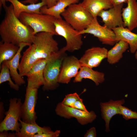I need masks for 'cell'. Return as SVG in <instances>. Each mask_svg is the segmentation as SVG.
Returning <instances> with one entry per match:
<instances>
[{
	"mask_svg": "<svg viewBox=\"0 0 137 137\" xmlns=\"http://www.w3.org/2000/svg\"><path fill=\"white\" fill-rule=\"evenodd\" d=\"M50 33L42 32L35 34L32 43L23 53L19 68L20 74L26 75L40 59L47 61L59 50L58 44Z\"/></svg>",
	"mask_w": 137,
	"mask_h": 137,
	"instance_id": "obj_1",
	"label": "cell"
},
{
	"mask_svg": "<svg viewBox=\"0 0 137 137\" xmlns=\"http://www.w3.org/2000/svg\"><path fill=\"white\" fill-rule=\"evenodd\" d=\"M4 17L0 25V35L3 42L19 46L22 43L32 44L34 35L33 29L23 23L15 15L11 4L4 8Z\"/></svg>",
	"mask_w": 137,
	"mask_h": 137,
	"instance_id": "obj_2",
	"label": "cell"
},
{
	"mask_svg": "<svg viewBox=\"0 0 137 137\" xmlns=\"http://www.w3.org/2000/svg\"><path fill=\"white\" fill-rule=\"evenodd\" d=\"M55 18L49 15L27 12L21 13L19 18L23 23L33 29L34 35L39 32H45L57 35L54 24Z\"/></svg>",
	"mask_w": 137,
	"mask_h": 137,
	"instance_id": "obj_3",
	"label": "cell"
},
{
	"mask_svg": "<svg viewBox=\"0 0 137 137\" xmlns=\"http://www.w3.org/2000/svg\"><path fill=\"white\" fill-rule=\"evenodd\" d=\"M65 52L62 48L47 61L44 71L45 82L42 87L43 91L54 90L58 87V78L62 63L66 56Z\"/></svg>",
	"mask_w": 137,
	"mask_h": 137,
	"instance_id": "obj_4",
	"label": "cell"
},
{
	"mask_svg": "<svg viewBox=\"0 0 137 137\" xmlns=\"http://www.w3.org/2000/svg\"><path fill=\"white\" fill-rule=\"evenodd\" d=\"M54 24L57 35L62 37L66 41L65 46L62 48L64 51L72 53L81 48L83 45L82 34L79 31L62 18H55Z\"/></svg>",
	"mask_w": 137,
	"mask_h": 137,
	"instance_id": "obj_5",
	"label": "cell"
},
{
	"mask_svg": "<svg viewBox=\"0 0 137 137\" xmlns=\"http://www.w3.org/2000/svg\"><path fill=\"white\" fill-rule=\"evenodd\" d=\"M61 16L67 23L79 31L86 29L94 18L81 3L71 5L61 14Z\"/></svg>",
	"mask_w": 137,
	"mask_h": 137,
	"instance_id": "obj_6",
	"label": "cell"
},
{
	"mask_svg": "<svg viewBox=\"0 0 137 137\" xmlns=\"http://www.w3.org/2000/svg\"><path fill=\"white\" fill-rule=\"evenodd\" d=\"M8 111L5 113V116L0 124V132L11 130L20 132L21 128L19 120L21 119L22 103L20 98H14L9 100Z\"/></svg>",
	"mask_w": 137,
	"mask_h": 137,
	"instance_id": "obj_7",
	"label": "cell"
},
{
	"mask_svg": "<svg viewBox=\"0 0 137 137\" xmlns=\"http://www.w3.org/2000/svg\"><path fill=\"white\" fill-rule=\"evenodd\" d=\"M38 88L27 84L25 99L22 106L21 119L27 123H36L37 119L35 109L38 99Z\"/></svg>",
	"mask_w": 137,
	"mask_h": 137,
	"instance_id": "obj_8",
	"label": "cell"
},
{
	"mask_svg": "<svg viewBox=\"0 0 137 137\" xmlns=\"http://www.w3.org/2000/svg\"><path fill=\"white\" fill-rule=\"evenodd\" d=\"M55 111L58 115L65 118H76L78 122L82 125L91 123L96 118L95 112L92 111L85 112L74 107H68L63 105L61 102L57 105Z\"/></svg>",
	"mask_w": 137,
	"mask_h": 137,
	"instance_id": "obj_9",
	"label": "cell"
},
{
	"mask_svg": "<svg viewBox=\"0 0 137 137\" xmlns=\"http://www.w3.org/2000/svg\"><path fill=\"white\" fill-rule=\"evenodd\" d=\"M79 32L82 35L88 33L93 35L103 44L113 46L117 42L113 30L105 26L101 25L97 18H94L86 29Z\"/></svg>",
	"mask_w": 137,
	"mask_h": 137,
	"instance_id": "obj_10",
	"label": "cell"
},
{
	"mask_svg": "<svg viewBox=\"0 0 137 137\" xmlns=\"http://www.w3.org/2000/svg\"><path fill=\"white\" fill-rule=\"evenodd\" d=\"M81 66L79 59L74 56H66L64 58L58 78L59 83L68 84L77 74Z\"/></svg>",
	"mask_w": 137,
	"mask_h": 137,
	"instance_id": "obj_11",
	"label": "cell"
},
{
	"mask_svg": "<svg viewBox=\"0 0 137 137\" xmlns=\"http://www.w3.org/2000/svg\"><path fill=\"white\" fill-rule=\"evenodd\" d=\"M108 50L106 48L93 47L85 51L79 59L81 66L92 68L99 65L102 60L107 58Z\"/></svg>",
	"mask_w": 137,
	"mask_h": 137,
	"instance_id": "obj_12",
	"label": "cell"
},
{
	"mask_svg": "<svg viewBox=\"0 0 137 137\" xmlns=\"http://www.w3.org/2000/svg\"><path fill=\"white\" fill-rule=\"evenodd\" d=\"M123 5L122 4L113 6L111 8L102 10L99 13L98 16L102 19L104 26L111 29L118 27H124L122 16Z\"/></svg>",
	"mask_w": 137,
	"mask_h": 137,
	"instance_id": "obj_13",
	"label": "cell"
},
{
	"mask_svg": "<svg viewBox=\"0 0 137 137\" xmlns=\"http://www.w3.org/2000/svg\"><path fill=\"white\" fill-rule=\"evenodd\" d=\"M124 99L114 100L110 99L108 102L100 104L101 115L105 122V131H110V123L112 118L115 115L119 114L120 106L125 103Z\"/></svg>",
	"mask_w": 137,
	"mask_h": 137,
	"instance_id": "obj_14",
	"label": "cell"
},
{
	"mask_svg": "<svg viewBox=\"0 0 137 137\" xmlns=\"http://www.w3.org/2000/svg\"><path fill=\"white\" fill-rule=\"evenodd\" d=\"M47 61L45 59H40L33 65L26 75L27 84L38 88L43 85L45 82L44 71Z\"/></svg>",
	"mask_w": 137,
	"mask_h": 137,
	"instance_id": "obj_15",
	"label": "cell"
},
{
	"mask_svg": "<svg viewBox=\"0 0 137 137\" xmlns=\"http://www.w3.org/2000/svg\"><path fill=\"white\" fill-rule=\"evenodd\" d=\"M127 6L122 8V16L125 27L132 31L137 27V1L128 0Z\"/></svg>",
	"mask_w": 137,
	"mask_h": 137,
	"instance_id": "obj_16",
	"label": "cell"
},
{
	"mask_svg": "<svg viewBox=\"0 0 137 137\" xmlns=\"http://www.w3.org/2000/svg\"><path fill=\"white\" fill-rule=\"evenodd\" d=\"M30 44L26 43H21L19 46V49L14 57L10 60L3 62L9 68L11 76L15 83L19 86L24 84L25 82L22 77L17 71L20 64L19 61L21 57V52L24 47Z\"/></svg>",
	"mask_w": 137,
	"mask_h": 137,
	"instance_id": "obj_17",
	"label": "cell"
},
{
	"mask_svg": "<svg viewBox=\"0 0 137 137\" xmlns=\"http://www.w3.org/2000/svg\"><path fill=\"white\" fill-rule=\"evenodd\" d=\"M114 32L117 42L121 40L127 42L132 53L137 50V34L132 32L127 28L118 27L112 29Z\"/></svg>",
	"mask_w": 137,
	"mask_h": 137,
	"instance_id": "obj_18",
	"label": "cell"
},
{
	"mask_svg": "<svg viewBox=\"0 0 137 137\" xmlns=\"http://www.w3.org/2000/svg\"><path fill=\"white\" fill-rule=\"evenodd\" d=\"M19 122L21 125L20 130L19 132L15 133L16 137H33L36 134L47 133L53 131L49 127H42L36 123H26L21 119L19 120Z\"/></svg>",
	"mask_w": 137,
	"mask_h": 137,
	"instance_id": "obj_19",
	"label": "cell"
},
{
	"mask_svg": "<svg viewBox=\"0 0 137 137\" xmlns=\"http://www.w3.org/2000/svg\"><path fill=\"white\" fill-rule=\"evenodd\" d=\"M83 78L91 80L98 86L104 81L105 74L102 72L93 70L92 68L81 66L73 81L74 83L80 82Z\"/></svg>",
	"mask_w": 137,
	"mask_h": 137,
	"instance_id": "obj_20",
	"label": "cell"
},
{
	"mask_svg": "<svg viewBox=\"0 0 137 137\" xmlns=\"http://www.w3.org/2000/svg\"><path fill=\"white\" fill-rule=\"evenodd\" d=\"M12 5L14 13L15 16L19 19L21 13L23 12H35L41 13L40 8L44 6L47 5L46 0H41V2L35 4L26 5L18 0H6Z\"/></svg>",
	"mask_w": 137,
	"mask_h": 137,
	"instance_id": "obj_21",
	"label": "cell"
},
{
	"mask_svg": "<svg viewBox=\"0 0 137 137\" xmlns=\"http://www.w3.org/2000/svg\"><path fill=\"white\" fill-rule=\"evenodd\" d=\"M81 3L94 18H97L102 10H108L113 6L110 0H83Z\"/></svg>",
	"mask_w": 137,
	"mask_h": 137,
	"instance_id": "obj_22",
	"label": "cell"
},
{
	"mask_svg": "<svg viewBox=\"0 0 137 137\" xmlns=\"http://www.w3.org/2000/svg\"><path fill=\"white\" fill-rule=\"evenodd\" d=\"M80 0H57L56 4L48 8L46 5L40 9L41 13L52 16L57 19H62L61 14L71 4L78 3Z\"/></svg>",
	"mask_w": 137,
	"mask_h": 137,
	"instance_id": "obj_23",
	"label": "cell"
},
{
	"mask_svg": "<svg viewBox=\"0 0 137 137\" xmlns=\"http://www.w3.org/2000/svg\"><path fill=\"white\" fill-rule=\"evenodd\" d=\"M126 42L122 40L116 42L115 45L108 51L107 58L108 62L113 64L118 63L123 57V54L129 48Z\"/></svg>",
	"mask_w": 137,
	"mask_h": 137,
	"instance_id": "obj_24",
	"label": "cell"
},
{
	"mask_svg": "<svg viewBox=\"0 0 137 137\" xmlns=\"http://www.w3.org/2000/svg\"><path fill=\"white\" fill-rule=\"evenodd\" d=\"M1 42L0 44V67L4 61L10 60L15 56L19 48V46L12 43Z\"/></svg>",
	"mask_w": 137,
	"mask_h": 137,
	"instance_id": "obj_25",
	"label": "cell"
},
{
	"mask_svg": "<svg viewBox=\"0 0 137 137\" xmlns=\"http://www.w3.org/2000/svg\"><path fill=\"white\" fill-rule=\"evenodd\" d=\"M0 68L1 70L0 73V84L8 81L11 88L18 91L19 90V86L13 83L12 80L9 69L4 62L2 63Z\"/></svg>",
	"mask_w": 137,
	"mask_h": 137,
	"instance_id": "obj_26",
	"label": "cell"
},
{
	"mask_svg": "<svg viewBox=\"0 0 137 137\" xmlns=\"http://www.w3.org/2000/svg\"><path fill=\"white\" fill-rule=\"evenodd\" d=\"M119 115H122L126 120L131 119H137V112L133 111L127 107L121 105L120 106Z\"/></svg>",
	"mask_w": 137,
	"mask_h": 137,
	"instance_id": "obj_27",
	"label": "cell"
},
{
	"mask_svg": "<svg viewBox=\"0 0 137 137\" xmlns=\"http://www.w3.org/2000/svg\"><path fill=\"white\" fill-rule=\"evenodd\" d=\"M80 98L78 94L76 93H74L66 95L61 102L65 106L73 107L75 102Z\"/></svg>",
	"mask_w": 137,
	"mask_h": 137,
	"instance_id": "obj_28",
	"label": "cell"
},
{
	"mask_svg": "<svg viewBox=\"0 0 137 137\" xmlns=\"http://www.w3.org/2000/svg\"><path fill=\"white\" fill-rule=\"evenodd\" d=\"M60 130H57L47 133L36 134L33 137H58L60 135Z\"/></svg>",
	"mask_w": 137,
	"mask_h": 137,
	"instance_id": "obj_29",
	"label": "cell"
},
{
	"mask_svg": "<svg viewBox=\"0 0 137 137\" xmlns=\"http://www.w3.org/2000/svg\"><path fill=\"white\" fill-rule=\"evenodd\" d=\"M73 107L79 110L85 112H88L84 105L83 99L80 98L77 100L74 103Z\"/></svg>",
	"mask_w": 137,
	"mask_h": 137,
	"instance_id": "obj_30",
	"label": "cell"
},
{
	"mask_svg": "<svg viewBox=\"0 0 137 137\" xmlns=\"http://www.w3.org/2000/svg\"><path fill=\"white\" fill-rule=\"evenodd\" d=\"M96 128L93 127L87 131V132L84 135V137H96Z\"/></svg>",
	"mask_w": 137,
	"mask_h": 137,
	"instance_id": "obj_31",
	"label": "cell"
},
{
	"mask_svg": "<svg viewBox=\"0 0 137 137\" xmlns=\"http://www.w3.org/2000/svg\"><path fill=\"white\" fill-rule=\"evenodd\" d=\"M0 137H16L15 133H8L7 131H4L2 132H1Z\"/></svg>",
	"mask_w": 137,
	"mask_h": 137,
	"instance_id": "obj_32",
	"label": "cell"
},
{
	"mask_svg": "<svg viewBox=\"0 0 137 137\" xmlns=\"http://www.w3.org/2000/svg\"><path fill=\"white\" fill-rule=\"evenodd\" d=\"M113 6L126 3L128 0H110Z\"/></svg>",
	"mask_w": 137,
	"mask_h": 137,
	"instance_id": "obj_33",
	"label": "cell"
},
{
	"mask_svg": "<svg viewBox=\"0 0 137 137\" xmlns=\"http://www.w3.org/2000/svg\"><path fill=\"white\" fill-rule=\"evenodd\" d=\"M0 121L1 122L3 121V119L4 116V107L3 106V103L2 102H0Z\"/></svg>",
	"mask_w": 137,
	"mask_h": 137,
	"instance_id": "obj_34",
	"label": "cell"
},
{
	"mask_svg": "<svg viewBox=\"0 0 137 137\" xmlns=\"http://www.w3.org/2000/svg\"><path fill=\"white\" fill-rule=\"evenodd\" d=\"M57 0H46L47 7L50 8L55 5Z\"/></svg>",
	"mask_w": 137,
	"mask_h": 137,
	"instance_id": "obj_35",
	"label": "cell"
},
{
	"mask_svg": "<svg viewBox=\"0 0 137 137\" xmlns=\"http://www.w3.org/2000/svg\"><path fill=\"white\" fill-rule=\"evenodd\" d=\"M38 0H25L21 1L22 3L26 4L27 3L30 4H35L38 1Z\"/></svg>",
	"mask_w": 137,
	"mask_h": 137,
	"instance_id": "obj_36",
	"label": "cell"
},
{
	"mask_svg": "<svg viewBox=\"0 0 137 137\" xmlns=\"http://www.w3.org/2000/svg\"><path fill=\"white\" fill-rule=\"evenodd\" d=\"M6 0H0V7L1 8L3 6L4 8L6 5Z\"/></svg>",
	"mask_w": 137,
	"mask_h": 137,
	"instance_id": "obj_37",
	"label": "cell"
},
{
	"mask_svg": "<svg viewBox=\"0 0 137 137\" xmlns=\"http://www.w3.org/2000/svg\"><path fill=\"white\" fill-rule=\"evenodd\" d=\"M135 57L136 59L137 60V50L135 52Z\"/></svg>",
	"mask_w": 137,
	"mask_h": 137,
	"instance_id": "obj_38",
	"label": "cell"
}]
</instances>
